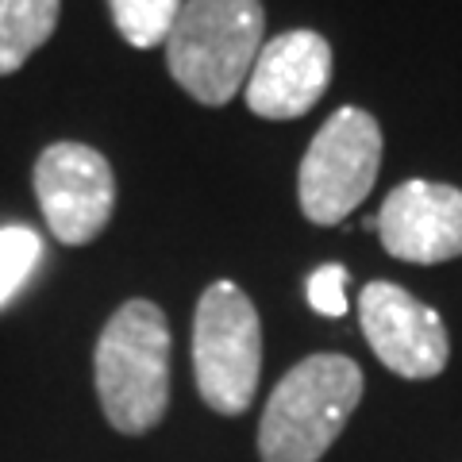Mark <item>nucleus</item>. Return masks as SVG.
I'll use <instances>...</instances> for the list:
<instances>
[{
    "mask_svg": "<svg viewBox=\"0 0 462 462\" xmlns=\"http://www.w3.org/2000/svg\"><path fill=\"white\" fill-rule=\"evenodd\" d=\"M263 0H185L166 39L170 78L205 108H224L263 51Z\"/></svg>",
    "mask_w": 462,
    "mask_h": 462,
    "instance_id": "3",
    "label": "nucleus"
},
{
    "mask_svg": "<svg viewBox=\"0 0 462 462\" xmlns=\"http://www.w3.org/2000/svg\"><path fill=\"white\" fill-rule=\"evenodd\" d=\"M358 324L385 370L409 382L439 378L451 358L443 316L393 282H370L358 293Z\"/></svg>",
    "mask_w": 462,
    "mask_h": 462,
    "instance_id": "7",
    "label": "nucleus"
},
{
    "mask_svg": "<svg viewBox=\"0 0 462 462\" xmlns=\"http://www.w3.org/2000/svg\"><path fill=\"white\" fill-rule=\"evenodd\" d=\"M193 374L200 401L220 416H243L263 374V320L231 282H212L193 316Z\"/></svg>",
    "mask_w": 462,
    "mask_h": 462,
    "instance_id": "4",
    "label": "nucleus"
},
{
    "mask_svg": "<svg viewBox=\"0 0 462 462\" xmlns=\"http://www.w3.org/2000/svg\"><path fill=\"white\" fill-rule=\"evenodd\" d=\"M42 254V243L32 227L12 224L0 227V309L20 293V285L32 278V270Z\"/></svg>",
    "mask_w": 462,
    "mask_h": 462,
    "instance_id": "12",
    "label": "nucleus"
},
{
    "mask_svg": "<svg viewBox=\"0 0 462 462\" xmlns=\"http://www.w3.org/2000/svg\"><path fill=\"white\" fill-rule=\"evenodd\" d=\"M382 170V127L366 108L331 112L312 135L297 173V200L305 220L336 227L370 197Z\"/></svg>",
    "mask_w": 462,
    "mask_h": 462,
    "instance_id": "5",
    "label": "nucleus"
},
{
    "mask_svg": "<svg viewBox=\"0 0 462 462\" xmlns=\"http://www.w3.org/2000/svg\"><path fill=\"white\" fill-rule=\"evenodd\" d=\"M363 370L346 355H309L273 385L258 420L263 462H320L363 401Z\"/></svg>",
    "mask_w": 462,
    "mask_h": 462,
    "instance_id": "2",
    "label": "nucleus"
},
{
    "mask_svg": "<svg viewBox=\"0 0 462 462\" xmlns=\"http://www.w3.org/2000/svg\"><path fill=\"white\" fill-rule=\"evenodd\" d=\"M35 197L51 236L66 247H85L116 212V173L97 147L51 143L35 162Z\"/></svg>",
    "mask_w": 462,
    "mask_h": 462,
    "instance_id": "6",
    "label": "nucleus"
},
{
    "mask_svg": "<svg viewBox=\"0 0 462 462\" xmlns=\"http://www.w3.org/2000/svg\"><path fill=\"white\" fill-rule=\"evenodd\" d=\"M108 12L127 47L151 51L166 47L173 23H178L181 0H108Z\"/></svg>",
    "mask_w": 462,
    "mask_h": 462,
    "instance_id": "11",
    "label": "nucleus"
},
{
    "mask_svg": "<svg viewBox=\"0 0 462 462\" xmlns=\"http://www.w3.org/2000/svg\"><path fill=\"white\" fill-rule=\"evenodd\" d=\"M309 305L331 320L346 312V270L339 263H328L309 278Z\"/></svg>",
    "mask_w": 462,
    "mask_h": 462,
    "instance_id": "13",
    "label": "nucleus"
},
{
    "mask_svg": "<svg viewBox=\"0 0 462 462\" xmlns=\"http://www.w3.org/2000/svg\"><path fill=\"white\" fill-rule=\"evenodd\" d=\"M331 85V47L320 32L297 27L263 42L251 78L247 108L263 120H297Z\"/></svg>",
    "mask_w": 462,
    "mask_h": 462,
    "instance_id": "9",
    "label": "nucleus"
},
{
    "mask_svg": "<svg viewBox=\"0 0 462 462\" xmlns=\"http://www.w3.org/2000/svg\"><path fill=\"white\" fill-rule=\"evenodd\" d=\"M382 247L412 266L451 263L462 254V189L443 181H401L374 216Z\"/></svg>",
    "mask_w": 462,
    "mask_h": 462,
    "instance_id": "8",
    "label": "nucleus"
},
{
    "mask_svg": "<svg viewBox=\"0 0 462 462\" xmlns=\"http://www.w3.org/2000/svg\"><path fill=\"white\" fill-rule=\"evenodd\" d=\"M170 320L154 300H124L93 351L105 420L124 436H147L170 409Z\"/></svg>",
    "mask_w": 462,
    "mask_h": 462,
    "instance_id": "1",
    "label": "nucleus"
},
{
    "mask_svg": "<svg viewBox=\"0 0 462 462\" xmlns=\"http://www.w3.org/2000/svg\"><path fill=\"white\" fill-rule=\"evenodd\" d=\"M62 0H0V78L16 74L54 35Z\"/></svg>",
    "mask_w": 462,
    "mask_h": 462,
    "instance_id": "10",
    "label": "nucleus"
}]
</instances>
